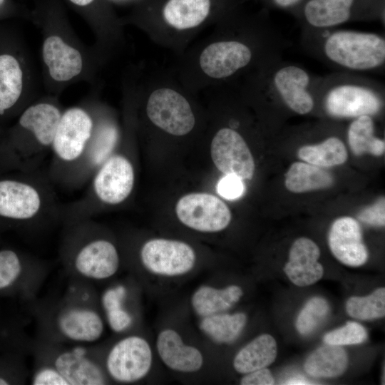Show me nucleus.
Wrapping results in <instances>:
<instances>
[{
  "label": "nucleus",
  "mask_w": 385,
  "mask_h": 385,
  "mask_svg": "<svg viewBox=\"0 0 385 385\" xmlns=\"http://www.w3.org/2000/svg\"><path fill=\"white\" fill-rule=\"evenodd\" d=\"M9 384V382L5 378L0 376V385H7Z\"/></svg>",
  "instance_id": "obj_43"
},
{
  "label": "nucleus",
  "mask_w": 385,
  "mask_h": 385,
  "mask_svg": "<svg viewBox=\"0 0 385 385\" xmlns=\"http://www.w3.org/2000/svg\"><path fill=\"white\" fill-rule=\"evenodd\" d=\"M328 243L333 255L344 265L356 267L367 261L368 251L363 242L361 227L353 217H339L332 223Z\"/></svg>",
  "instance_id": "obj_13"
},
{
  "label": "nucleus",
  "mask_w": 385,
  "mask_h": 385,
  "mask_svg": "<svg viewBox=\"0 0 385 385\" xmlns=\"http://www.w3.org/2000/svg\"><path fill=\"white\" fill-rule=\"evenodd\" d=\"M379 97L370 89L355 85L337 86L328 93L325 106L335 117L374 115L381 108Z\"/></svg>",
  "instance_id": "obj_15"
},
{
  "label": "nucleus",
  "mask_w": 385,
  "mask_h": 385,
  "mask_svg": "<svg viewBox=\"0 0 385 385\" xmlns=\"http://www.w3.org/2000/svg\"><path fill=\"white\" fill-rule=\"evenodd\" d=\"M31 383L34 385H68L52 364L37 368L31 376Z\"/></svg>",
  "instance_id": "obj_36"
},
{
  "label": "nucleus",
  "mask_w": 385,
  "mask_h": 385,
  "mask_svg": "<svg viewBox=\"0 0 385 385\" xmlns=\"http://www.w3.org/2000/svg\"><path fill=\"white\" fill-rule=\"evenodd\" d=\"M127 290L123 284L106 289L101 297V307L111 329L119 333L125 331L133 323V317L124 307Z\"/></svg>",
  "instance_id": "obj_31"
},
{
  "label": "nucleus",
  "mask_w": 385,
  "mask_h": 385,
  "mask_svg": "<svg viewBox=\"0 0 385 385\" xmlns=\"http://www.w3.org/2000/svg\"><path fill=\"white\" fill-rule=\"evenodd\" d=\"M329 310V304L324 298L314 297L309 299L296 319L298 332L303 335L312 332L324 320Z\"/></svg>",
  "instance_id": "obj_33"
},
{
  "label": "nucleus",
  "mask_w": 385,
  "mask_h": 385,
  "mask_svg": "<svg viewBox=\"0 0 385 385\" xmlns=\"http://www.w3.org/2000/svg\"><path fill=\"white\" fill-rule=\"evenodd\" d=\"M4 0H0V6L4 3Z\"/></svg>",
  "instance_id": "obj_44"
},
{
  "label": "nucleus",
  "mask_w": 385,
  "mask_h": 385,
  "mask_svg": "<svg viewBox=\"0 0 385 385\" xmlns=\"http://www.w3.org/2000/svg\"><path fill=\"white\" fill-rule=\"evenodd\" d=\"M52 364L68 385H101L107 383L105 372L81 344L58 351Z\"/></svg>",
  "instance_id": "obj_14"
},
{
  "label": "nucleus",
  "mask_w": 385,
  "mask_h": 385,
  "mask_svg": "<svg viewBox=\"0 0 385 385\" xmlns=\"http://www.w3.org/2000/svg\"><path fill=\"white\" fill-rule=\"evenodd\" d=\"M277 346L272 336L264 334L243 346L233 360L234 369L240 374L265 368L272 364L277 356Z\"/></svg>",
  "instance_id": "obj_21"
},
{
  "label": "nucleus",
  "mask_w": 385,
  "mask_h": 385,
  "mask_svg": "<svg viewBox=\"0 0 385 385\" xmlns=\"http://www.w3.org/2000/svg\"><path fill=\"white\" fill-rule=\"evenodd\" d=\"M309 77L295 66L279 69L274 75V85L285 103L294 112L304 115L312 111L314 102L307 91Z\"/></svg>",
  "instance_id": "obj_18"
},
{
  "label": "nucleus",
  "mask_w": 385,
  "mask_h": 385,
  "mask_svg": "<svg viewBox=\"0 0 385 385\" xmlns=\"http://www.w3.org/2000/svg\"><path fill=\"white\" fill-rule=\"evenodd\" d=\"M346 313L352 318L371 320L385 315V289L380 287L366 297H351L346 303Z\"/></svg>",
  "instance_id": "obj_32"
},
{
  "label": "nucleus",
  "mask_w": 385,
  "mask_h": 385,
  "mask_svg": "<svg viewBox=\"0 0 385 385\" xmlns=\"http://www.w3.org/2000/svg\"><path fill=\"white\" fill-rule=\"evenodd\" d=\"M385 199L380 197L372 205L362 209L358 214V219L367 225L382 227L385 224Z\"/></svg>",
  "instance_id": "obj_37"
},
{
  "label": "nucleus",
  "mask_w": 385,
  "mask_h": 385,
  "mask_svg": "<svg viewBox=\"0 0 385 385\" xmlns=\"http://www.w3.org/2000/svg\"><path fill=\"white\" fill-rule=\"evenodd\" d=\"M324 51L332 61L354 70H366L385 60V41L379 35L356 31H338L326 41Z\"/></svg>",
  "instance_id": "obj_3"
},
{
  "label": "nucleus",
  "mask_w": 385,
  "mask_h": 385,
  "mask_svg": "<svg viewBox=\"0 0 385 385\" xmlns=\"http://www.w3.org/2000/svg\"><path fill=\"white\" fill-rule=\"evenodd\" d=\"M93 128V120L86 111L68 109L61 114L51 147L55 158L64 164L79 163Z\"/></svg>",
  "instance_id": "obj_6"
},
{
  "label": "nucleus",
  "mask_w": 385,
  "mask_h": 385,
  "mask_svg": "<svg viewBox=\"0 0 385 385\" xmlns=\"http://www.w3.org/2000/svg\"><path fill=\"white\" fill-rule=\"evenodd\" d=\"M43 58L49 74L57 81H67L78 76L83 68L80 52L57 36L48 37L43 45Z\"/></svg>",
  "instance_id": "obj_19"
},
{
  "label": "nucleus",
  "mask_w": 385,
  "mask_h": 385,
  "mask_svg": "<svg viewBox=\"0 0 385 385\" xmlns=\"http://www.w3.org/2000/svg\"><path fill=\"white\" fill-rule=\"evenodd\" d=\"M366 337V330L362 325L348 322L344 326L327 333L323 340L327 344L343 346L361 344Z\"/></svg>",
  "instance_id": "obj_34"
},
{
  "label": "nucleus",
  "mask_w": 385,
  "mask_h": 385,
  "mask_svg": "<svg viewBox=\"0 0 385 385\" xmlns=\"http://www.w3.org/2000/svg\"><path fill=\"white\" fill-rule=\"evenodd\" d=\"M72 268L84 279H107L118 270L120 257L116 247L102 238L88 240L81 245L71 260Z\"/></svg>",
  "instance_id": "obj_10"
},
{
  "label": "nucleus",
  "mask_w": 385,
  "mask_h": 385,
  "mask_svg": "<svg viewBox=\"0 0 385 385\" xmlns=\"http://www.w3.org/2000/svg\"><path fill=\"white\" fill-rule=\"evenodd\" d=\"M279 6L288 7L298 3L300 0H273Z\"/></svg>",
  "instance_id": "obj_40"
},
{
  "label": "nucleus",
  "mask_w": 385,
  "mask_h": 385,
  "mask_svg": "<svg viewBox=\"0 0 385 385\" xmlns=\"http://www.w3.org/2000/svg\"><path fill=\"white\" fill-rule=\"evenodd\" d=\"M219 0H151L144 27L155 43L179 55L218 16Z\"/></svg>",
  "instance_id": "obj_1"
},
{
  "label": "nucleus",
  "mask_w": 385,
  "mask_h": 385,
  "mask_svg": "<svg viewBox=\"0 0 385 385\" xmlns=\"http://www.w3.org/2000/svg\"><path fill=\"white\" fill-rule=\"evenodd\" d=\"M70 1L73 2V4L79 5V6H86L91 3L93 0H70Z\"/></svg>",
  "instance_id": "obj_42"
},
{
  "label": "nucleus",
  "mask_w": 385,
  "mask_h": 385,
  "mask_svg": "<svg viewBox=\"0 0 385 385\" xmlns=\"http://www.w3.org/2000/svg\"><path fill=\"white\" fill-rule=\"evenodd\" d=\"M156 348L162 361L173 371L192 373L202 366L203 356L200 350L185 344L174 329H165L159 333Z\"/></svg>",
  "instance_id": "obj_17"
},
{
  "label": "nucleus",
  "mask_w": 385,
  "mask_h": 385,
  "mask_svg": "<svg viewBox=\"0 0 385 385\" xmlns=\"http://www.w3.org/2000/svg\"><path fill=\"white\" fill-rule=\"evenodd\" d=\"M297 155L301 160L320 168L342 165L348 156L344 144L336 137H330L319 144L302 146L298 150Z\"/></svg>",
  "instance_id": "obj_29"
},
{
  "label": "nucleus",
  "mask_w": 385,
  "mask_h": 385,
  "mask_svg": "<svg viewBox=\"0 0 385 385\" xmlns=\"http://www.w3.org/2000/svg\"><path fill=\"white\" fill-rule=\"evenodd\" d=\"M23 264L13 250H0V291L13 285L21 276Z\"/></svg>",
  "instance_id": "obj_35"
},
{
  "label": "nucleus",
  "mask_w": 385,
  "mask_h": 385,
  "mask_svg": "<svg viewBox=\"0 0 385 385\" xmlns=\"http://www.w3.org/2000/svg\"><path fill=\"white\" fill-rule=\"evenodd\" d=\"M178 220L185 226L203 232L225 229L231 221V212L217 197L194 192L180 197L175 206Z\"/></svg>",
  "instance_id": "obj_7"
},
{
  "label": "nucleus",
  "mask_w": 385,
  "mask_h": 385,
  "mask_svg": "<svg viewBox=\"0 0 385 385\" xmlns=\"http://www.w3.org/2000/svg\"><path fill=\"white\" fill-rule=\"evenodd\" d=\"M333 183L328 171L308 163L295 162L285 174V187L295 193L327 188Z\"/></svg>",
  "instance_id": "obj_26"
},
{
  "label": "nucleus",
  "mask_w": 385,
  "mask_h": 385,
  "mask_svg": "<svg viewBox=\"0 0 385 385\" xmlns=\"http://www.w3.org/2000/svg\"><path fill=\"white\" fill-rule=\"evenodd\" d=\"M134 180V169L130 160L122 155L113 154L96 170L93 191L101 202L117 205L130 195Z\"/></svg>",
  "instance_id": "obj_9"
},
{
  "label": "nucleus",
  "mask_w": 385,
  "mask_h": 385,
  "mask_svg": "<svg viewBox=\"0 0 385 385\" xmlns=\"http://www.w3.org/2000/svg\"><path fill=\"white\" fill-rule=\"evenodd\" d=\"M286 384H310L312 383H309V381L300 378V377H294L293 379H290L289 380L287 381Z\"/></svg>",
  "instance_id": "obj_41"
},
{
  "label": "nucleus",
  "mask_w": 385,
  "mask_h": 385,
  "mask_svg": "<svg viewBox=\"0 0 385 385\" xmlns=\"http://www.w3.org/2000/svg\"><path fill=\"white\" fill-rule=\"evenodd\" d=\"M217 190L220 195L227 200H235L245 191L242 180L232 175H225L217 183Z\"/></svg>",
  "instance_id": "obj_38"
},
{
  "label": "nucleus",
  "mask_w": 385,
  "mask_h": 385,
  "mask_svg": "<svg viewBox=\"0 0 385 385\" xmlns=\"http://www.w3.org/2000/svg\"><path fill=\"white\" fill-rule=\"evenodd\" d=\"M145 101L149 121L164 133L177 137L190 133L196 125V116L188 89L173 71L151 76Z\"/></svg>",
  "instance_id": "obj_2"
},
{
  "label": "nucleus",
  "mask_w": 385,
  "mask_h": 385,
  "mask_svg": "<svg viewBox=\"0 0 385 385\" xmlns=\"http://www.w3.org/2000/svg\"><path fill=\"white\" fill-rule=\"evenodd\" d=\"M152 351L148 341L136 336H128L117 342L106 358V370L114 381L130 384L138 381L150 371Z\"/></svg>",
  "instance_id": "obj_4"
},
{
  "label": "nucleus",
  "mask_w": 385,
  "mask_h": 385,
  "mask_svg": "<svg viewBox=\"0 0 385 385\" xmlns=\"http://www.w3.org/2000/svg\"><path fill=\"white\" fill-rule=\"evenodd\" d=\"M319 257L320 250L314 242L307 237L298 238L289 250L284 271L297 286L313 284L324 274L323 266L318 262Z\"/></svg>",
  "instance_id": "obj_16"
},
{
  "label": "nucleus",
  "mask_w": 385,
  "mask_h": 385,
  "mask_svg": "<svg viewBox=\"0 0 385 385\" xmlns=\"http://www.w3.org/2000/svg\"><path fill=\"white\" fill-rule=\"evenodd\" d=\"M210 155L215 165L223 174L242 180L253 178V156L242 136L234 128L223 127L216 131L211 140Z\"/></svg>",
  "instance_id": "obj_8"
},
{
  "label": "nucleus",
  "mask_w": 385,
  "mask_h": 385,
  "mask_svg": "<svg viewBox=\"0 0 385 385\" xmlns=\"http://www.w3.org/2000/svg\"><path fill=\"white\" fill-rule=\"evenodd\" d=\"M348 362L347 354L341 346L326 344L307 357L304 368L312 376L334 378L344 373Z\"/></svg>",
  "instance_id": "obj_24"
},
{
  "label": "nucleus",
  "mask_w": 385,
  "mask_h": 385,
  "mask_svg": "<svg viewBox=\"0 0 385 385\" xmlns=\"http://www.w3.org/2000/svg\"><path fill=\"white\" fill-rule=\"evenodd\" d=\"M61 113L55 106L40 103L27 108L19 118V125L29 131L40 150L51 148Z\"/></svg>",
  "instance_id": "obj_20"
},
{
  "label": "nucleus",
  "mask_w": 385,
  "mask_h": 385,
  "mask_svg": "<svg viewBox=\"0 0 385 385\" xmlns=\"http://www.w3.org/2000/svg\"><path fill=\"white\" fill-rule=\"evenodd\" d=\"M348 142L356 155L369 153L380 156L384 153L385 142L374 135V123L370 115L359 116L351 123Z\"/></svg>",
  "instance_id": "obj_30"
},
{
  "label": "nucleus",
  "mask_w": 385,
  "mask_h": 385,
  "mask_svg": "<svg viewBox=\"0 0 385 385\" xmlns=\"http://www.w3.org/2000/svg\"><path fill=\"white\" fill-rule=\"evenodd\" d=\"M140 261L150 272L176 277L191 271L196 262L193 248L186 242L163 238L152 239L143 244Z\"/></svg>",
  "instance_id": "obj_5"
},
{
  "label": "nucleus",
  "mask_w": 385,
  "mask_h": 385,
  "mask_svg": "<svg viewBox=\"0 0 385 385\" xmlns=\"http://www.w3.org/2000/svg\"><path fill=\"white\" fill-rule=\"evenodd\" d=\"M355 0H309L304 6L307 22L314 27H331L350 18Z\"/></svg>",
  "instance_id": "obj_25"
},
{
  "label": "nucleus",
  "mask_w": 385,
  "mask_h": 385,
  "mask_svg": "<svg viewBox=\"0 0 385 385\" xmlns=\"http://www.w3.org/2000/svg\"><path fill=\"white\" fill-rule=\"evenodd\" d=\"M242 294V288L237 285L222 289L204 285L192 294L191 304L196 314L204 317L226 311L237 303Z\"/></svg>",
  "instance_id": "obj_22"
},
{
  "label": "nucleus",
  "mask_w": 385,
  "mask_h": 385,
  "mask_svg": "<svg viewBox=\"0 0 385 385\" xmlns=\"http://www.w3.org/2000/svg\"><path fill=\"white\" fill-rule=\"evenodd\" d=\"M274 384V377L266 367L245 374L240 380L242 385H272Z\"/></svg>",
  "instance_id": "obj_39"
},
{
  "label": "nucleus",
  "mask_w": 385,
  "mask_h": 385,
  "mask_svg": "<svg viewBox=\"0 0 385 385\" xmlns=\"http://www.w3.org/2000/svg\"><path fill=\"white\" fill-rule=\"evenodd\" d=\"M54 327L59 335L78 344L98 341L104 332V322L99 313L88 305L70 304L54 317Z\"/></svg>",
  "instance_id": "obj_11"
},
{
  "label": "nucleus",
  "mask_w": 385,
  "mask_h": 385,
  "mask_svg": "<svg viewBox=\"0 0 385 385\" xmlns=\"http://www.w3.org/2000/svg\"><path fill=\"white\" fill-rule=\"evenodd\" d=\"M119 138L117 126L112 122L103 121L95 128L86 152L79 163L86 171L96 170L113 155Z\"/></svg>",
  "instance_id": "obj_23"
},
{
  "label": "nucleus",
  "mask_w": 385,
  "mask_h": 385,
  "mask_svg": "<svg viewBox=\"0 0 385 385\" xmlns=\"http://www.w3.org/2000/svg\"><path fill=\"white\" fill-rule=\"evenodd\" d=\"M247 322L245 314L217 313L202 317L200 329L214 342L230 343L235 340Z\"/></svg>",
  "instance_id": "obj_27"
},
{
  "label": "nucleus",
  "mask_w": 385,
  "mask_h": 385,
  "mask_svg": "<svg viewBox=\"0 0 385 385\" xmlns=\"http://www.w3.org/2000/svg\"><path fill=\"white\" fill-rule=\"evenodd\" d=\"M43 207V196L31 183L13 180H0V216L16 220H29L35 218Z\"/></svg>",
  "instance_id": "obj_12"
},
{
  "label": "nucleus",
  "mask_w": 385,
  "mask_h": 385,
  "mask_svg": "<svg viewBox=\"0 0 385 385\" xmlns=\"http://www.w3.org/2000/svg\"><path fill=\"white\" fill-rule=\"evenodd\" d=\"M23 88V72L17 59L0 54V113L17 102Z\"/></svg>",
  "instance_id": "obj_28"
}]
</instances>
